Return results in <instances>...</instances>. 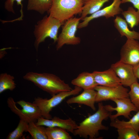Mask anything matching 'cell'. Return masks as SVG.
<instances>
[{
  "mask_svg": "<svg viewBox=\"0 0 139 139\" xmlns=\"http://www.w3.org/2000/svg\"><path fill=\"white\" fill-rule=\"evenodd\" d=\"M83 0H53L48 14L64 23L75 15L81 14Z\"/></svg>",
  "mask_w": 139,
  "mask_h": 139,
  "instance_id": "277c9868",
  "label": "cell"
},
{
  "mask_svg": "<svg viewBox=\"0 0 139 139\" xmlns=\"http://www.w3.org/2000/svg\"><path fill=\"white\" fill-rule=\"evenodd\" d=\"M128 121L120 120L117 118L111 121L110 126L118 129L124 127L132 128L139 133V110Z\"/></svg>",
  "mask_w": 139,
  "mask_h": 139,
  "instance_id": "ac0fdd59",
  "label": "cell"
},
{
  "mask_svg": "<svg viewBox=\"0 0 139 139\" xmlns=\"http://www.w3.org/2000/svg\"><path fill=\"white\" fill-rule=\"evenodd\" d=\"M23 0H6L4 3V7L5 9L8 12L15 13V11L13 8V5L14 2L16 1L17 4L18 5L21 6V16L18 19L19 20H22L23 16L22 8L23 7L22 2Z\"/></svg>",
  "mask_w": 139,
  "mask_h": 139,
  "instance_id": "f1b7e54d",
  "label": "cell"
},
{
  "mask_svg": "<svg viewBox=\"0 0 139 139\" xmlns=\"http://www.w3.org/2000/svg\"><path fill=\"white\" fill-rule=\"evenodd\" d=\"M121 4V0H114L110 5L100 9L83 19L82 22L79 24L78 28L80 29L86 27L89 22L94 19L101 17L108 19L121 13L123 11L120 6Z\"/></svg>",
  "mask_w": 139,
  "mask_h": 139,
  "instance_id": "ba28073f",
  "label": "cell"
},
{
  "mask_svg": "<svg viewBox=\"0 0 139 139\" xmlns=\"http://www.w3.org/2000/svg\"><path fill=\"white\" fill-rule=\"evenodd\" d=\"M64 23L49 15H46L37 22L33 31L34 46L37 51L40 44L47 37L53 39L54 43L57 42L58 30Z\"/></svg>",
  "mask_w": 139,
  "mask_h": 139,
  "instance_id": "3957f363",
  "label": "cell"
},
{
  "mask_svg": "<svg viewBox=\"0 0 139 139\" xmlns=\"http://www.w3.org/2000/svg\"><path fill=\"white\" fill-rule=\"evenodd\" d=\"M28 123L26 121L20 119L18 126L13 131L10 133L6 139H19L23 136L24 132H27Z\"/></svg>",
  "mask_w": 139,
  "mask_h": 139,
  "instance_id": "d4e9b609",
  "label": "cell"
},
{
  "mask_svg": "<svg viewBox=\"0 0 139 139\" xmlns=\"http://www.w3.org/2000/svg\"><path fill=\"white\" fill-rule=\"evenodd\" d=\"M84 90L80 94L68 99L66 101L67 103L84 105L90 107L93 110L95 111V103L96 102L97 91L94 89Z\"/></svg>",
  "mask_w": 139,
  "mask_h": 139,
  "instance_id": "5bb4252c",
  "label": "cell"
},
{
  "mask_svg": "<svg viewBox=\"0 0 139 139\" xmlns=\"http://www.w3.org/2000/svg\"><path fill=\"white\" fill-rule=\"evenodd\" d=\"M117 129L118 139H139L138 133L132 128L124 127Z\"/></svg>",
  "mask_w": 139,
  "mask_h": 139,
  "instance_id": "484cf974",
  "label": "cell"
},
{
  "mask_svg": "<svg viewBox=\"0 0 139 139\" xmlns=\"http://www.w3.org/2000/svg\"><path fill=\"white\" fill-rule=\"evenodd\" d=\"M22 108V111L31 121H35L42 117L41 111L39 107L34 103L21 100L16 102Z\"/></svg>",
  "mask_w": 139,
  "mask_h": 139,
  "instance_id": "e0dca14e",
  "label": "cell"
},
{
  "mask_svg": "<svg viewBox=\"0 0 139 139\" xmlns=\"http://www.w3.org/2000/svg\"><path fill=\"white\" fill-rule=\"evenodd\" d=\"M92 73L97 85L115 86L121 84L119 79L110 68L103 71H95Z\"/></svg>",
  "mask_w": 139,
  "mask_h": 139,
  "instance_id": "4fadbf2b",
  "label": "cell"
},
{
  "mask_svg": "<svg viewBox=\"0 0 139 139\" xmlns=\"http://www.w3.org/2000/svg\"><path fill=\"white\" fill-rule=\"evenodd\" d=\"M110 0H89L84 3L81 14V20L88 15L100 10L103 5Z\"/></svg>",
  "mask_w": 139,
  "mask_h": 139,
  "instance_id": "ffe728a7",
  "label": "cell"
},
{
  "mask_svg": "<svg viewBox=\"0 0 139 139\" xmlns=\"http://www.w3.org/2000/svg\"><path fill=\"white\" fill-rule=\"evenodd\" d=\"M53 0H28L27 9L43 14L50 8Z\"/></svg>",
  "mask_w": 139,
  "mask_h": 139,
  "instance_id": "d6986e66",
  "label": "cell"
},
{
  "mask_svg": "<svg viewBox=\"0 0 139 139\" xmlns=\"http://www.w3.org/2000/svg\"><path fill=\"white\" fill-rule=\"evenodd\" d=\"M82 89L75 86L74 89L70 91H63L59 93L49 99L38 97L34 98L33 103L36 105L41 111L42 116L47 119L52 118L50 112L53 108L60 103L67 97L72 95L78 94Z\"/></svg>",
  "mask_w": 139,
  "mask_h": 139,
  "instance_id": "5b68a950",
  "label": "cell"
},
{
  "mask_svg": "<svg viewBox=\"0 0 139 139\" xmlns=\"http://www.w3.org/2000/svg\"><path fill=\"white\" fill-rule=\"evenodd\" d=\"M133 69L135 76L139 80V63L133 66Z\"/></svg>",
  "mask_w": 139,
  "mask_h": 139,
  "instance_id": "4dcf8cb0",
  "label": "cell"
},
{
  "mask_svg": "<svg viewBox=\"0 0 139 139\" xmlns=\"http://www.w3.org/2000/svg\"><path fill=\"white\" fill-rule=\"evenodd\" d=\"M128 95L131 102L138 110H139V83L134 82L130 86Z\"/></svg>",
  "mask_w": 139,
  "mask_h": 139,
  "instance_id": "4316f807",
  "label": "cell"
},
{
  "mask_svg": "<svg viewBox=\"0 0 139 139\" xmlns=\"http://www.w3.org/2000/svg\"><path fill=\"white\" fill-rule=\"evenodd\" d=\"M119 79L121 84L125 87H129L137 82L133 71V66L120 60L112 64L110 67Z\"/></svg>",
  "mask_w": 139,
  "mask_h": 139,
  "instance_id": "8fae6325",
  "label": "cell"
},
{
  "mask_svg": "<svg viewBox=\"0 0 139 139\" xmlns=\"http://www.w3.org/2000/svg\"><path fill=\"white\" fill-rule=\"evenodd\" d=\"M101 102H98L97 110L92 115H90L81 122L73 133L74 136L78 135L86 139H96L99 134V131L107 130L108 127L103 125L102 121L107 119L111 114Z\"/></svg>",
  "mask_w": 139,
  "mask_h": 139,
  "instance_id": "6da1fadb",
  "label": "cell"
},
{
  "mask_svg": "<svg viewBox=\"0 0 139 139\" xmlns=\"http://www.w3.org/2000/svg\"><path fill=\"white\" fill-rule=\"evenodd\" d=\"M23 78L33 83L52 96L62 92L73 90L68 84L58 76L51 73L30 72L26 73Z\"/></svg>",
  "mask_w": 139,
  "mask_h": 139,
  "instance_id": "7a4b0ae2",
  "label": "cell"
},
{
  "mask_svg": "<svg viewBox=\"0 0 139 139\" xmlns=\"http://www.w3.org/2000/svg\"><path fill=\"white\" fill-rule=\"evenodd\" d=\"M114 25L121 36H125L127 39L139 40V32L134 30H131L125 20L117 16L114 20Z\"/></svg>",
  "mask_w": 139,
  "mask_h": 139,
  "instance_id": "2e32d148",
  "label": "cell"
},
{
  "mask_svg": "<svg viewBox=\"0 0 139 139\" xmlns=\"http://www.w3.org/2000/svg\"><path fill=\"white\" fill-rule=\"evenodd\" d=\"M111 101L116 104V107H113L110 105H105L106 108L108 111L112 112L115 111L117 112L116 114L114 115L111 114L109 118L111 121L120 116H123L125 118L129 119L131 116V112H137L138 111L132 102L129 98L114 99Z\"/></svg>",
  "mask_w": 139,
  "mask_h": 139,
  "instance_id": "30bf717a",
  "label": "cell"
},
{
  "mask_svg": "<svg viewBox=\"0 0 139 139\" xmlns=\"http://www.w3.org/2000/svg\"><path fill=\"white\" fill-rule=\"evenodd\" d=\"M81 20L80 17H73L64 22L61 32L58 36L56 46L57 50L65 44L76 45L80 44L81 39L76 36L75 34Z\"/></svg>",
  "mask_w": 139,
  "mask_h": 139,
  "instance_id": "8992f818",
  "label": "cell"
},
{
  "mask_svg": "<svg viewBox=\"0 0 139 139\" xmlns=\"http://www.w3.org/2000/svg\"><path fill=\"white\" fill-rule=\"evenodd\" d=\"M45 132L48 139H72V137L67 131L57 127L45 128Z\"/></svg>",
  "mask_w": 139,
  "mask_h": 139,
  "instance_id": "44dd1931",
  "label": "cell"
},
{
  "mask_svg": "<svg viewBox=\"0 0 139 139\" xmlns=\"http://www.w3.org/2000/svg\"><path fill=\"white\" fill-rule=\"evenodd\" d=\"M121 4L130 2L133 4L134 7L139 12V0H121Z\"/></svg>",
  "mask_w": 139,
  "mask_h": 139,
  "instance_id": "f546056e",
  "label": "cell"
},
{
  "mask_svg": "<svg viewBox=\"0 0 139 139\" xmlns=\"http://www.w3.org/2000/svg\"><path fill=\"white\" fill-rule=\"evenodd\" d=\"M7 103L10 110L18 115L20 119L23 120L28 123L32 121L25 115L21 109H19L17 107L16 103L12 98H8L7 99Z\"/></svg>",
  "mask_w": 139,
  "mask_h": 139,
  "instance_id": "83f0119b",
  "label": "cell"
},
{
  "mask_svg": "<svg viewBox=\"0 0 139 139\" xmlns=\"http://www.w3.org/2000/svg\"><path fill=\"white\" fill-rule=\"evenodd\" d=\"M94 89L97 91L96 102L129 98L128 89L121 84L115 86L97 85Z\"/></svg>",
  "mask_w": 139,
  "mask_h": 139,
  "instance_id": "52a82bcc",
  "label": "cell"
},
{
  "mask_svg": "<svg viewBox=\"0 0 139 139\" xmlns=\"http://www.w3.org/2000/svg\"><path fill=\"white\" fill-rule=\"evenodd\" d=\"M14 77L6 73L0 75V93L7 90L12 91L16 87Z\"/></svg>",
  "mask_w": 139,
  "mask_h": 139,
  "instance_id": "cb8c5ba5",
  "label": "cell"
},
{
  "mask_svg": "<svg viewBox=\"0 0 139 139\" xmlns=\"http://www.w3.org/2000/svg\"><path fill=\"white\" fill-rule=\"evenodd\" d=\"M128 24L132 29L139 24V12L133 7H129L127 10L121 13Z\"/></svg>",
  "mask_w": 139,
  "mask_h": 139,
  "instance_id": "603a6c76",
  "label": "cell"
},
{
  "mask_svg": "<svg viewBox=\"0 0 139 139\" xmlns=\"http://www.w3.org/2000/svg\"><path fill=\"white\" fill-rule=\"evenodd\" d=\"M89 0H83L84 4L88 2Z\"/></svg>",
  "mask_w": 139,
  "mask_h": 139,
  "instance_id": "1f68e13d",
  "label": "cell"
},
{
  "mask_svg": "<svg viewBox=\"0 0 139 139\" xmlns=\"http://www.w3.org/2000/svg\"><path fill=\"white\" fill-rule=\"evenodd\" d=\"M72 84L79 87L84 90L94 89L97 85L92 73L83 72L73 80Z\"/></svg>",
  "mask_w": 139,
  "mask_h": 139,
  "instance_id": "9a60e30c",
  "label": "cell"
},
{
  "mask_svg": "<svg viewBox=\"0 0 139 139\" xmlns=\"http://www.w3.org/2000/svg\"><path fill=\"white\" fill-rule=\"evenodd\" d=\"M43 126L38 125L35 122L28 123L27 132H28L33 139H48L45 132V128Z\"/></svg>",
  "mask_w": 139,
  "mask_h": 139,
  "instance_id": "7402d4cb",
  "label": "cell"
},
{
  "mask_svg": "<svg viewBox=\"0 0 139 139\" xmlns=\"http://www.w3.org/2000/svg\"><path fill=\"white\" fill-rule=\"evenodd\" d=\"M36 123L38 125L47 127H60L73 134L78 125L75 121L70 118L64 119L56 116L51 119H46L41 117L37 119Z\"/></svg>",
  "mask_w": 139,
  "mask_h": 139,
  "instance_id": "7c38bea8",
  "label": "cell"
},
{
  "mask_svg": "<svg viewBox=\"0 0 139 139\" xmlns=\"http://www.w3.org/2000/svg\"><path fill=\"white\" fill-rule=\"evenodd\" d=\"M120 60L133 66L139 63V42L134 39H127L120 51Z\"/></svg>",
  "mask_w": 139,
  "mask_h": 139,
  "instance_id": "9c48e42d",
  "label": "cell"
}]
</instances>
